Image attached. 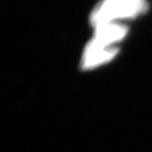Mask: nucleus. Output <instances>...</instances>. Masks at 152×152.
Segmentation results:
<instances>
[{"label": "nucleus", "mask_w": 152, "mask_h": 152, "mask_svg": "<svg viewBox=\"0 0 152 152\" xmlns=\"http://www.w3.org/2000/svg\"><path fill=\"white\" fill-rule=\"evenodd\" d=\"M118 53V47L105 46L94 39H91L83 52L81 68L83 71L96 69L110 62Z\"/></svg>", "instance_id": "2"}, {"label": "nucleus", "mask_w": 152, "mask_h": 152, "mask_svg": "<svg viewBox=\"0 0 152 152\" xmlns=\"http://www.w3.org/2000/svg\"><path fill=\"white\" fill-rule=\"evenodd\" d=\"M127 31V28L119 22L101 24L94 27V33L92 39L105 46L117 47L116 44L125 39Z\"/></svg>", "instance_id": "3"}, {"label": "nucleus", "mask_w": 152, "mask_h": 152, "mask_svg": "<svg viewBox=\"0 0 152 152\" xmlns=\"http://www.w3.org/2000/svg\"><path fill=\"white\" fill-rule=\"evenodd\" d=\"M147 10L146 0H102L90 16L94 27L118 22L120 19L133 18Z\"/></svg>", "instance_id": "1"}]
</instances>
